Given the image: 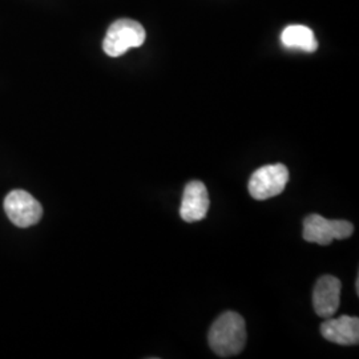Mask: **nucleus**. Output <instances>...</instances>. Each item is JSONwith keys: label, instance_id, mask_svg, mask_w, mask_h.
<instances>
[{"label": "nucleus", "instance_id": "nucleus-6", "mask_svg": "<svg viewBox=\"0 0 359 359\" xmlns=\"http://www.w3.org/2000/svg\"><path fill=\"white\" fill-rule=\"evenodd\" d=\"M342 285L333 276H323L316 283L313 292V305L317 316L321 318H332L341 302Z\"/></svg>", "mask_w": 359, "mask_h": 359}, {"label": "nucleus", "instance_id": "nucleus-8", "mask_svg": "<svg viewBox=\"0 0 359 359\" xmlns=\"http://www.w3.org/2000/svg\"><path fill=\"white\" fill-rule=\"evenodd\" d=\"M322 337L341 346H354L359 342V320L357 317L342 316L339 318H326L321 325Z\"/></svg>", "mask_w": 359, "mask_h": 359}, {"label": "nucleus", "instance_id": "nucleus-5", "mask_svg": "<svg viewBox=\"0 0 359 359\" xmlns=\"http://www.w3.org/2000/svg\"><path fill=\"white\" fill-rule=\"evenodd\" d=\"M4 212L10 221L19 228L38 224L43 216V208L38 200L26 191H13L4 200Z\"/></svg>", "mask_w": 359, "mask_h": 359}, {"label": "nucleus", "instance_id": "nucleus-3", "mask_svg": "<svg viewBox=\"0 0 359 359\" xmlns=\"http://www.w3.org/2000/svg\"><path fill=\"white\" fill-rule=\"evenodd\" d=\"M354 233L351 222L345 219H327L320 215H310L304 221V240L326 246L335 240H346Z\"/></svg>", "mask_w": 359, "mask_h": 359}, {"label": "nucleus", "instance_id": "nucleus-7", "mask_svg": "<svg viewBox=\"0 0 359 359\" xmlns=\"http://www.w3.org/2000/svg\"><path fill=\"white\" fill-rule=\"evenodd\" d=\"M209 209V194L205 184L191 181L182 193L180 216L185 222H197L206 217Z\"/></svg>", "mask_w": 359, "mask_h": 359}, {"label": "nucleus", "instance_id": "nucleus-1", "mask_svg": "<svg viewBox=\"0 0 359 359\" xmlns=\"http://www.w3.org/2000/svg\"><path fill=\"white\" fill-rule=\"evenodd\" d=\"M246 338L244 318L234 311L221 314L208 334L209 346L221 358L238 355L244 350Z\"/></svg>", "mask_w": 359, "mask_h": 359}, {"label": "nucleus", "instance_id": "nucleus-10", "mask_svg": "<svg viewBox=\"0 0 359 359\" xmlns=\"http://www.w3.org/2000/svg\"><path fill=\"white\" fill-rule=\"evenodd\" d=\"M355 287H357V294H359V278L355 281Z\"/></svg>", "mask_w": 359, "mask_h": 359}, {"label": "nucleus", "instance_id": "nucleus-4", "mask_svg": "<svg viewBox=\"0 0 359 359\" xmlns=\"http://www.w3.org/2000/svg\"><path fill=\"white\" fill-rule=\"evenodd\" d=\"M289 181V169L283 164H273L257 169L249 180V193L258 201L281 194Z\"/></svg>", "mask_w": 359, "mask_h": 359}, {"label": "nucleus", "instance_id": "nucleus-9", "mask_svg": "<svg viewBox=\"0 0 359 359\" xmlns=\"http://www.w3.org/2000/svg\"><path fill=\"white\" fill-rule=\"evenodd\" d=\"M281 41L286 48L301 50L305 52L317 51L318 41L314 38L313 31L306 26H289L283 29Z\"/></svg>", "mask_w": 359, "mask_h": 359}, {"label": "nucleus", "instance_id": "nucleus-2", "mask_svg": "<svg viewBox=\"0 0 359 359\" xmlns=\"http://www.w3.org/2000/svg\"><path fill=\"white\" fill-rule=\"evenodd\" d=\"M145 41L144 27L130 19H120L108 28L103 50L111 57H118L130 48L142 47Z\"/></svg>", "mask_w": 359, "mask_h": 359}]
</instances>
